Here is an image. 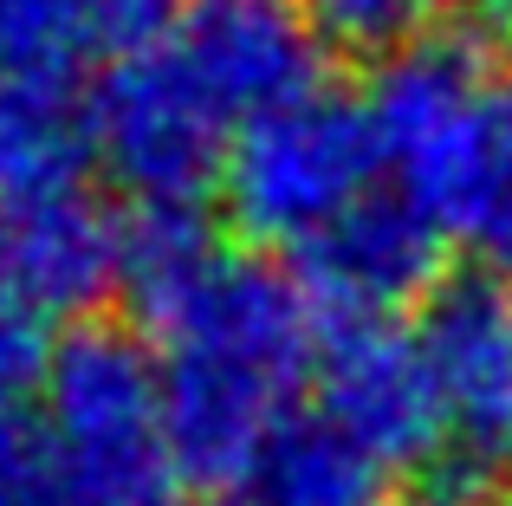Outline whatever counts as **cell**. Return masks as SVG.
Masks as SVG:
<instances>
[{
  "label": "cell",
  "mask_w": 512,
  "mask_h": 506,
  "mask_svg": "<svg viewBox=\"0 0 512 506\" xmlns=\"http://www.w3.org/2000/svg\"><path fill=\"white\" fill-rule=\"evenodd\" d=\"M143 318L163 338L156 357L182 474L201 487H234L292 422V396L318 370L325 338L312 299L279 266L214 247Z\"/></svg>",
  "instance_id": "1"
},
{
  "label": "cell",
  "mask_w": 512,
  "mask_h": 506,
  "mask_svg": "<svg viewBox=\"0 0 512 506\" xmlns=\"http://www.w3.org/2000/svg\"><path fill=\"white\" fill-rule=\"evenodd\" d=\"M370 124L383 169L474 266L512 273V65L467 39H422L376 65Z\"/></svg>",
  "instance_id": "2"
},
{
  "label": "cell",
  "mask_w": 512,
  "mask_h": 506,
  "mask_svg": "<svg viewBox=\"0 0 512 506\" xmlns=\"http://www.w3.org/2000/svg\"><path fill=\"white\" fill-rule=\"evenodd\" d=\"M46 461L104 506H182L163 357L130 325H72L39 383Z\"/></svg>",
  "instance_id": "3"
},
{
  "label": "cell",
  "mask_w": 512,
  "mask_h": 506,
  "mask_svg": "<svg viewBox=\"0 0 512 506\" xmlns=\"http://www.w3.org/2000/svg\"><path fill=\"white\" fill-rule=\"evenodd\" d=\"M376 169H383V143L370 104L312 85L234 130L221 163V202L247 241L299 253L357 202H370Z\"/></svg>",
  "instance_id": "4"
},
{
  "label": "cell",
  "mask_w": 512,
  "mask_h": 506,
  "mask_svg": "<svg viewBox=\"0 0 512 506\" xmlns=\"http://www.w3.org/2000/svg\"><path fill=\"white\" fill-rule=\"evenodd\" d=\"M227 143L234 124L163 39L111 59L91 91V150L137 208H195V195L221 182Z\"/></svg>",
  "instance_id": "5"
},
{
  "label": "cell",
  "mask_w": 512,
  "mask_h": 506,
  "mask_svg": "<svg viewBox=\"0 0 512 506\" xmlns=\"http://www.w3.org/2000/svg\"><path fill=\"white\" fill-rule=\"evenodd\" d=\"M415 338L428 351L454 435L428 506L493 500L500 474L512 468V305L493 279H448L428 292Z\"/></svg>",
  "instance_id": "6"
},
{
  "label": "cell",
  "mask_w": 512,
  "mask_h": 506,
  "mask_svg": "<svg viewBox=\"0 0 512 506\" xmlns=\"http://www.w3.org/2000/svg\"><path fill=\"white\" fill-rule=\"evenodd\" d=\"M318 422L344 435L376 474H435L448 461V403L415 331L338 325L318 351Z\"/></svg>",
  "instance_id": "7"
},
{
  "label": "cell",
  "mask_w": 512,
  "mask_h": 506,
  "mask_svg": "<svg viewBox=\"0 0 512 506\" xmlns=\"http://www.w3.org/2000/svg\"><path fill=\"white\" fill-rule=\"evenodd\" d=\"M163 46L221 104L234 130L312 91L318 59H325V39L305 0H182Z\"/></svg>",
  "instance_id": "8"
},
{
  "label": "cell",
  "mask_w": 512,
  "mask_h": 506,
  "mask_svg": "<svg viewBox=\"0 0 512 506\" xmlns=\"http://www.w3.org/2000/svg\"><path fill=\"white\" fill-rule=\"evenodd\" d=\"M292 279L305 286L312 312L338 325H396L402 305H428V292L441 286V228L409 195L376 189L299 247Z\"/></svg>",
  "instance_id": "9"
},
{
  "label": "cell",
  "mask_w": 512,
  "mask_h": 506,
  "mask_svg": "<svg viewBox=\"0 0 512 506\" xmlns=\"http://www.w3.org/2000/svg\"><path fill=\"white\" fill-rule=\"evenodd\" d=\"M124 286V221L85 189L0 208V299L26 318H85Z\"/></svg>",
  "instance_id": "10"
},
{
  "label": "cell",
  "mask_w": 512,
  "mask_h": 506,
  "mask_svg": "<svg viewBox=\"0 0 512 506\" xmlns=\"http://www.w3.org/2000/svg\"><path fill=\"white\" fill-rule=\"evenodd\" d=\"M91 156V98L72 78L0 72V208L78 189Z\"/></svg>",
  "instance_id": "11"
},
{
  "label": "cell",
  "mask_w": 512,
  "mask_h": 506,
  "mask_svg": "<svg viewBox=\"0 0 512 506\" xmlns=\"http://www.w3.org/2000/svg\"><path fill=\"white\" fill-rule=\"evenodd\" d=\"M234 494L247 506H376L383 474H376L331 422L292 416L286 429L260 448V461L234 481Z\"/></svg>",
  "instance_id": "12"
},
{
  "label": "cell",
  "mask_w": 512,
  "mask_h": 506,
  "mask_svg": "<svg viewBox=\"0 0 512 506\" xmlns=\"http://www.w3.org/2000/svg\"><path fill=\"white\" fill-rule=\"evenodd\" d=\"M318 20V39L344 52H376V59H396V52L435 39L441 13L461 7V0H305Z\"/></svg>",
  "instance_id": "13"
},
{
  "label": "cell",
  "mask_w": 512,
  "mask_h": 506,
  "mask_svg": "<svg viewBox=\"0 0 512 506\" xmlns=\"http://www.w3.org/2000/svg\"><path fill=\"white\" fill-rule=\"evenodd\" d=\"M85 46V0H0V72H65Z\"/></svg>",
  "instance_id": "14"
},
{
  "label": "cell",
  "mask_w": 512,
  "mask_h": 506,
  "mask_svg": "<svg viewBox=\"0 0 512 506\" xmlns=\"http://www.w3.org/2000/svg\"><path fill=\"white\" fill-rule=\"evenodd\" d=\"M46 331H39V318H26L20 305L0 299V416H20L26 396H39V383H46Z\"/></svg>",
  "instance_id": "15"
},
{
  "label": "cell",
  "mask_w": 512,
  "mask_h": 506,
  "mask_svg": "<svg viewBox=\"0 0 512 506\" xmlns=\"http://www.w3.org/2000/svg\"><path fill=\"white\" fill-rule=\"evenodd\" d=\"M182 0H85V39L104 52H143L175 26Z\"/></svg>",
  "instance_id": "16"
},
{
  "label": "cell",
  "mask_w": 512,
  "mask_h": 506,
  "mask_svg": "<svg viewBox=\"0 0 512 506\" xmlns=\"http://www.w3.org/2000/svg\"><path fill=\"white\" fill-rule=\"evenodd\" d=\"M0 506H104V500H91L85 487H72L52 461H26V468L0 487Z\"/></svg>",
  "instance_id": "17"
},
{
  "label": "cell",
  "mask_w": 512,
  "mask_h": 506,
  "mask_svg": "<svg viewBox=\"0 0 512 506\" xmlns=\"http://www.w3.org/2000/svg\"><path fill=\"white\" fill-rule=\"evenodd\" d=\"M461 7L474 13V26H480V39H487V46L512 52V0H461Z\"/></svg>",
  "instance_id": "18"
},
{
  "label": "cell",
  "mask_w": 512,
  "mask_h": 506,
  "mask_svg": "<svg viewBox=\"0 0 512 506\" xmlns=\"http://www.w3.org/2000/svg\"><path fill=\"white\" fill-rule=\"evenodd\" d=\"M26 461H33V455H26V435H20V416H0V487H7L13 474L26 468Z\"/></svg>",
  "instance_id": "19"
},
{
  "label": "cell",
  "mask_w": 512,
  "mask_h": 506,
  "mask_svg": "<svg viewBox=\"0 0 512 506\" xmlns=\"http://www.w3.org/2000/svg\"><path fill=\"white\" fill-rule=\"evenodd\" d=\"M201 506H247V500H240V494H234V487H214V494H208V500H201Z\"/></svg>",
  "instance_id": "20"
},
{
  "label": "cell",
  "mask_w": 512,
  "mask_h": 506,
  "mask_svg": "<svg viewBox=\"0 0 512 506\" xmlns=\"http://www.w3.org/2000/svg\"><path fill=\"white\" fill-rule=\"evenodd\" d=\"M493 506H512V494H500V500H493Z\"/></svg>",
  "instance_id": "21"
}]
</instances>
